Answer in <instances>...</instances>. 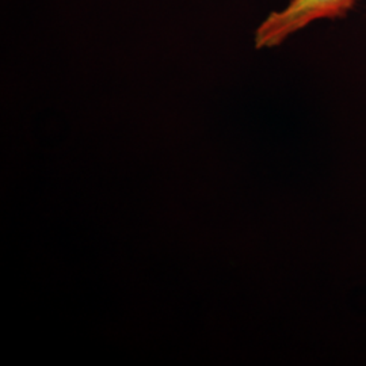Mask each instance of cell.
<instances>
[{
  "mask_svg": "<svg viewBox=\"0 0 366 366\" xmlns=\"http://www.w3.org/2000/svg\"><path fill=\"white\" fill-rule=\"evenodd\" d=\"M358 0H290L287 7L273 11L257 27V49L280 46L287 39L317 21L338 19L350 13Z\"/></svg>",
  "mask_w": 366,
  "mask_h": 366,
  "instance_id": "cell-1",
  "label": "cell"
}]
</instances>
